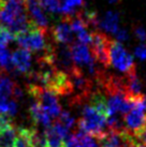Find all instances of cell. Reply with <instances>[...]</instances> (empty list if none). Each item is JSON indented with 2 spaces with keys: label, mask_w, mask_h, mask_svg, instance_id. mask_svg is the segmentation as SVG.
I'll use <instances>...</instances> for the list:
<instances>
[{
  "label": "cell",
  "mask_w": 146,
  "mask_h": 147,
  "mask_svg": "<svg viewBox=\"0 0 146 147\" xmlns=\"http://www.w3.org/2000/svg\"><path fill=\"white\" fill-rule=\"evenodd\" d=\"M44 133L46 136L47 147H66L65 139L55 130L53 125L45 128Z\"/></svg>",
  "instance_id": "14"
},
{
  "label": "cell",
  "mask_w": 146,
  "mask_h": 147,
  "mask_svg": "<svg viewBox=\"0 0 146 147\" xmlns=\"http://www.w3.org/2000/svg\"><path fill=\"white\" fill-rule=\"evenodd\" d=\"M15 86L16 85L12 82V80L7 74L0 73V94L10 98L13 94Z\"/></svg>",
  "instance_id": "16"
},
{
  "label": "cell",
  "mask_w": 146,
  "mask_h": 147,
  "mask_svg": "<svg viewBox=\"0 0 146 147\" xmlns=\"http://www.w3.org/2000/svg\"><path fill=\"white\" fill-rule=\"evenodd\" d=\"M134 34H135V37L138 38L141 42L146 41V31L145 29L143 28V27H141V26H139V27H137V28L134 29Z\"/></svg>",
  "instance_id": "23"
},
{
  "label": "cell",
  "mask_w": 146,
  "mask_h": 147,
  "mask_svg": "<svg viewBox=\"0 0 146 147\" xmlns=\"http://www.w3.org/2000/svg\"><path fill=\"white\" fill-rule=\"evenodd\" d=\"M25 1H26V2H29V1H31V0H25Z\"/></svg>",
  "instance_id": "26"
},
{
  "label": "cell",
  "mask_w": 146,
  "mask_h": 147,
  "mask_svg": "<svg viewBox=\"0 0 146 147\" xmlns=\"http://www.w3.org/2000/svg\"><path fill=\"white\" fill-rule=\"evenodd\" d=\"M107 118L106 115L99 112L90 103H87L82 109V116L77 120L76 126L80 131L91 135L99 141L107 130Z\"/></svg>",
  "instance_id": "1"
},
{
  "label": "cell",
  "mask_w": 146,
  "mask_h": 147,
  "mask_svg": "<svg viewBox=\"0 0 146 147\" xmlns=\"http://www.w3.org/2000/svg\"><path fill=\"white\" fill-rule=\"evenodd\" d=\"M38 2L45 12L52 13V14L61 13L60 0H38Z\"/></svg>",
  "instance_id": "17"
},
{
  "label": "cell",
  "mask_w": 146,
  "mask_h": 147,
  "mask_svg": "<svg viewBox=\"0 0 146 147\" xmlns=\"http://www.w3.org/2000/svg\"><path fill=\"white\" fill-rule=\"evenodd\" d=\"M134 55L141 59V60H145L146 59V44L142 43L141 45H139L138 47L134 51Z\"/></svg>",
  "instance_id": "21"
},
{
  "label": "cell",
  "mask_w": 146,
  "mask_h": 147,
  "mask_svg": "<svg viewBox=\"0 0 146 147\" xmlns=\"http://www.w3.org/2000/svg\"><path fill=\"white\" fill-rule=\"evenodd\" d=\"M49 31L52 32L53 40L58 44L69 45L73 43V40H74L73 33H74V31L71 27L70 17H61V21L59 23H57Z\"/></svg>",
  "instance_id": "8"
},
{
  "label": "cell",
  "mask_w": 146,
  "mask_h": 147,
  "mask_svg": "<svg viewBox=\"0 0 146 147\" xmlns=\"http://www.w3.org/2000/svg\"><path fill=\"white\" fill-rule=\"evenodd\" d=\"M98 27H100L106 32L115 34L119 29V15L113 11L106 12L101 21H99Z\"/></svg>",
  "instance_id": "13"
},
{
  "label": "cell",
  "mask_w": 146,
  "mask_h": 147,
  "mask_svg": "<svg viewBox=\"0 0 146 147\" xmlns=\"http://www.w3.org/2000/svg\"><path fill=\"white\" fill-rule=\"evenodd\" d=\"M110 3H117V2H119V0H109Z\"/></svg>",
  "instance_id": "25"
},
{
  "label": "cell",
  "mask_w": 146,
  "mask_h": 147,
  "mask_svg": "<svg viewBox=\"0 0 146 147\" xmlns=\"http://www.w3.org/2000/svg\"><path fill=\"white\" fill-rule=\"evenodd\" d=\"M110 65L120 71L126 75L135 72L133 57L130 55L119 41L112 40L109 52Z\"/></svg>",
  "instance_id": "3"
},
{
  "label": "cell",
  "mask_w": 146,
  "mask_h": 147,
  "mask_svg": "<svg viewBox=\"0 0 146 147\" xmlns=\"http://www.w3.org/2000/svg\"><path fill=\"white\" fill-rule=\"evenodd\" d=\"M27 15L28 5L25 0H4L0 8V25L8 28L20 17Z\"/></svg>",
  "instance_id": "6"
},
{
  "label": "cell",
  "mask_w": 146,
  "mask_h": 147,
  "mask_svg": "<svg viewBox=\"0 0 146 147\" xmlns=\"http://www.w3.org/2000/svg\"><path fill=\"white\" fill-rule=\"evenodd\" d=\"M111 42L112 40L105 33L101 32L99 30L91 31V43L89 45L91 53L95 56L97 62H99L100 65L105 68L110 65L109 52Z\"/></svg>",
  "instance_id": "7"
},
{
  "label": "cell",
  "mask_w": 146,
  "mask_h": 147,
  "mask_svg": "<svg viewBox=\"0 0 146 147\" xmlns=\"http://www.w3.org/2000/svg\"><path fill=\"white\" fill-rule=\"evenodd\" d=\"M18 129L12 123L0 128V147H15L16 146Z\"/></svg>",
  "instance_id": "12"
},
{
  "label": "cell",
  "mask_w": 146,
  "mask_h": 147,
  "mask_svg": "<svg viewBox=\"0 0 146 147\" xmlns=\"http://www.w3.org/2000/svg\"><path fill=\"white\" fill-rule=\"evenodd\" d=\"M133 135L137 138V140H138L139 142H141L146 147V126L143 127L142 129L139 130L138 132H135Z\"/></svg>",
  "instance_id": "22"
},
{
  "label": "cell",
  "mask_w": 146,
  "mask_h": 147,
  "mask_svg": "<svg viewBox=\"0 0 146 147\" xmlns=\"http://www.w3.org/2000/svg\"><path fill=\"white\" fill-rule=\"evenodd\" d=\"M115 37L117 38V40L119 42H124V41H127V40H128L129 36H128V32H127L125 29L119 28L117 30V32L115 33Z\"/></svg>",
  "instance_id": "24"
},
{
  "label": "cell",
  "mask_w": 146,
  "mask_h": 147,
  "mask_svg": "<svg viewBox=\"0 0 146 147\" xmlns=\"http://www.w3.org/2000/svg\"><path fill=\"white\" fill-rule=\"evenodd\" d=\"M58 121L60 123H62L66 128H68V129H71L73 127L75 126V119L73 117L72 115L70 114L69 112H67V111H64V112H61L60 116L58 117Z\"/></svg>",
  "instance_id": "20"
},
{
  "label": "cell",
  "mask_w": 146,
  "mask_h": 147,
  "mask_svg": "<svg viewBox=\"0 0 146 147\" xmlns=\"http://www.w3.org/2000/svg\"><path fill=\"white\" fill-rule=\"evenodd\" d=\"M32 57L29 51L25 49H18L12 54V65L13 68L20 73L28 74L31 68Z\"/></svg>",
  "instance_id": "9"
},
{
  "label": "cell",
  "mask_w": 146,
  "mask_h": 147,
  "mask_svg": "<svg viewBox=\"0 0 146 147\" xmlns=\"http://www.w3.org/2000/svg\"><path fill=\"white\" fill-rule=\"evenodd\" d=\"M124 123L126 130L131 134L141 130L146 126V98L145 96L139 97L133 102L132 109L125 114Z\"/></svg>",
  "instance_id": "5"
},
{
  "label": "cell",
  "mask_w": 146,
  "mask_h": 147,
  "mask_svg": "<svg viewBox=\"0 0 146 147\" xmlns=\"http://www.w3.org/2000/svg\"><path fill=\"white\" fill-rule=\"evenodd\" d=\"M49 30H44L36 25H33L27 32L20 34L15 38L16 42L18 43L22 49H25L29 52H47L49 49L53 47V45L49 41Z\"/></svg>",
  "instance_id": "2"
},
{
  "label": "cell",
  "mask_w": 146,
  "mask_h": 147,
  "mask_svg": "<svg viewBox=\"0 0 146 147\" xmlns=\"http://www.w3.org/2000/svg\"><path fill=\"white\" fill-rule=\"evenodd\" d=\"M12 40H15L12 32L7 27L0 25V49L5 47Z\"/></svg>",
  "instance_id": "19"
},
{
  "label": "cell",
  "mask_w": 146,
  "mask_h": 147,
  "mask_svg": "<svg viewBox=\"0 0 146 147\" xmlns=\"http://www.w3.org/2000/svg\"><path fill=\"white\" fill-rule=\"evenodd\" d=\"M28 92L32 96L36 101H38L44 107V110L49 113L51 117L56 118L60 116L62 111L55 92L34 83L28 86Z\"/></svg>",
  "instance_id": "4"
},
{
  "label": "cell",
  "mask_w": 146,
  "mask_h": 147,
  "mask_svg": "<svg viewBox=\"0 0 146 147\" xmlns=\"http://www.w3.org/2000/svg\"><path fill=\"white\" fill-rule=\"evenodd\" d=\"M122 140H124L122 147H145L141 142H139L133 134H131L127 130L122 132Z\"/></svg>",
  "instance_id": "18"
},
{
  "label": "cell",
  "mask_w": 146,
  "mask_h": 147,
  "mask_svg": "<svg viewBox=\"0 0 146 147\" xmlns=\"http://www.w3.org/2000/svg\"><path fill=\"white\" fill-rule=\"evenodd\" d=\"M28 5V13L30 20L36 27L44 30H49V20L45 15V11L41 8L38 0H31L27 2Z\"/></svg>",
  "instance_id": "10"
},
{
  "label": "cell",
  "mask_w": 146,
  "mask_h": 147,
  "mask_svg": "<svg viewBox=\"0 0 146 147\" xmlns=\"http://www.w3.org/2000/svg\"><path fill=\"white\" fill-rule=\"evenodd\" d=\"M30 115H31L32 120L36 123H39L44 128L52 126V117L44 110V107L36 100L30 105Z\"/></svg>",
  "instance_id": "11"
},
{
  "label": "cell",
  "mask_w": 146,
  "mask_h": 147,
  "mask_svg": "<svg viewBox=\"0 0 146 147\" xmlns=\"http://www.w3.org/2000/svg\"><path fill=\"white\" fill-rule=\"evenodd\" d=\"M84 4V0H61V13L64 16H75L78 13L76 8H83Z\"/></svg>",
  "instance_id": "15"
}]
</instances>
